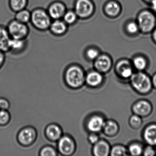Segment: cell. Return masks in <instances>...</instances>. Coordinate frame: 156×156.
Wrapping results in <instances>:
<instances>
[{
    "label": "cell",
    "instance_id": "83f0119b",
    "mask_svg": "<svg viewBox=\"0 0 156 156\" xmlns=\"http://www.w3.org/2000/svg\"><path fill=\"white\" fill-rule=\"evenodd\" d=\"M129 152L133 156H139L143 151L142 147L137 143L131 144L129 147Z\"/></svg>",
    "mask_w": 156,
    "mask_h": 156
},
{
    "label": "cell",
    "instance_id": "e575fe53",
    "mask_svg": "<svg viewBox=\"0 0 156 156\" xmlns=\"http://www.w3.org/2000/svg\"><path fill=\"white\" fill-rule=\"evenodd\" d=\"M156 154L154 150L150 146L147 147L143 151V154L146 156H154Z\"/></svg>",
    "mask_w": 156,
    "mask_h": 156
},
{
    "label": "cell",
    "instance_id": "2e32d148",
    "mask_svg": "<svg viewBox=\"0 0 156 156\" xmlns=\"http://www.w3.org/2000/svg\"><path fill=\"white\" fill-rule=\"evenodd\" d=\"M110 152L109 144L104 140H98L93 148V153L96 156H107Z\"/></svg>",
    "mask_w": 156,
    "mask_h": 156
},
{
    "label": "cell",
    "instance_id": "f1b7e54d",
    "mask_svg": "<svg viewBox=\"0 0 156 156\" xmlns=\"http://www.w3.org/2000/svg\"><path fill=\"white\" fill-rule=\"evenodd\" d=\"M129 124L133 128L137 129L141 126L142 120L140 116L136 115H134L130 118Z\"/></svg>",
    "mask_w": 156,
    "mask_h": 156
},
{
    "label": "cell",
    "instance_id": "44dd1931",
    "mask_svg": "<svg viewBox=\"0 0 156 156\" xmlns=\"http://www.w3.org/2000/svg\"><path fill=\"white\" fill-rule=\"evenodd\" d=\"M26 40V39L22 40L11 38L9 44V51L20 52L24 50L27 44V41Z\"/></svg>",
    "mask_w": 156,
    "mask_h": 156
},
{
    "label": "cell",
    "instance_id": "3957f363",
    "mask_svg": "<svg viewBox=\"0 0 156 156\" xmlns=\"http://www.w3.org/2000/svg\"><path fill=\"white\" fill-rule=\"evenodd\" d=\"M130 81L133 88L140 94L149 93L152 87V81L149 76L141 72L133 74L130 77Z\"/></svg>",
    "mask_w": 156,
    "mask_h": 156
},
{
    "label": "cell",
    "instance_id": "9c48e42d",
    "mask_svg": "<svg viewBox=\"0 0 156 156\" xmlns=\"http://www.w3.org/2000/svg\"><path fill=\"white\" fill-rule=\"evenodd\" d=\"M36 137V132L34 129L27 127L20 131L18 139L22 145L29 146L32 144Z\"/></svg>",
    "mask_w": 156,
    "mask_h": 156
},
{
    "label": "cell",
    "instance_id": "30bf717a",
    "mask_svg": "<svg viewBox=\"0 0 156 156\" xmlns=\"http://www.w3.org/2000/svg\"><path fill=\"white\" fill-rule=\"evenodd\" d=\"M68 29V25L62 19H60L53 20L49 30L53 35L61 36L67 33Z\"/></svg>",
    "mask_w": 156,
    "mask_h": 156
},
{
    "label": "cell",
    "instance_id": "7402d4cb",
    "mask_svg": "<svg viewBox=\"0 0 156 156\" xmlns=\"http://www.w3.org/2000/svg\"><path fill=\"white\" fill-rule=\"evenodd\" d=\"M15 13V20H16L25 24L30 22L31 12L27 9H23Z\"/></svg>",
    "mask_w": 156,
    "mask_h": 156
},
{
    "label": "cell",
    "instance_id": "5b68a950",
    "mask_svg": "<svg viewBox=\"0 0 156 156\" xmlns=\"http://www.w3.org/2000/svg\"><path fill=\"white\" fill-rule=\"evenodd\" d=\"M94 9V6L91 0H75V1L73 10L79 19H88L93 15Z\"/></svg>",
    "mask_w": 156,
    "mask_h": 156
},
{
    "label": "cell",
    "instance_id": "d6a6232c",
    "mask_svg": "<svg viewBox=\"0 0 156 156\" xmlns=\"http://www.w3.org/2000/svg\"><path fill=\"white\" fill-rule=\"evenodd\" d=\"M41 155L42 156H55L57 155L56 151L51 147L43 148L41 151Z\"/></svg>",
    "mask_w": 156,
    "mask_h": 156
},
{
    "label": "cell",
    "instance_id": "cb8c5ba5",
    "mask_svg": "<svg viewBox=\"0 0 156 156\" xmlns=\"http://www.w3.org/2000/svg\"><path fill=\"white\" fill-rule=\"evenodd\" d=\"M29 0H9V6L11 10L16 12L26 9Z\"/></svg>",
    "mask_w": 156,
    "mask_h": 156
},
{
    "label": "cell",
    "instance_id": "d6986e66",
    "mask_svg": "<svg viewBox=\"0 0 156 156\" xmlns=\"http://www.w3.org/2000/svg\"><path fill=\"white\" fill-rule=\"evenodd\" d=\"M86 81L89 86L96 87L101 84L103 80V76L100 73L98 72H91L86 77Z\"/></svg>",
    "mask_w": 156,
    "mask_h": 156
},
{
    "label": "cell",
    "instance_id": "d590c367",
    "mask_svg": "<svg viewBox=\"0 0 156 156\" xmlns=\"http://www.w3.org/2000/svg\"><path fill=\"white\" fill-rule=\"evenodd\" d=\"M88 140L90 143L93 144H95L99 140V137L96 134H92L89 135L88 137Z\"/></svg>",
    "mask_w": 156,
    "mask_h": 156
},
{
    "label": "cell",
    "instance_id": "ab89813d",
    "mask_svg": "<svg viewBox=\"0 0 156 156\" xmlns=\"http://www.w3.org/2000/svg\"><path fill=\"white\" fill-rule=\"evenodd\" d=\"M153 38L154 41L156 42V29H155V30L154 31L153 33Z\"/></svg>",
    "mask_w": 156,
    "mask_h": 156
},
{
    "label": "cell",
    "instance_id": "ac0fdd59",
    "mask_svg": "<svg viewBox=\"0 0 156 156\" xmlns=\"http://www.w3.org/2000/svg\"><path fill=\"white\" fill-rule=\"evenodd\" d=\"M45 132L47 137L53 141L59 140L62 136V129L55 124H51L48 126Z\"/></svg>",
    "mask_w": 156,
    "mask_h": 156
},
{
    "label": "cell",
    "instance_id": "ffe728a7",
    "mask_svg": "<svg viewBox=\"0 0 156 156\" xmlns=\"http://www.w3.org/2000/svg\"><path fill=\"white\" fill-rule=\"evenodd\" d=\"M105 11L107 15L109 17H115L120 13L121 8L117 2L110 1L105 6Z\"/></svg>",
    "mask_w": 156,
    "mask_h": 156
},
{
    "label": "cell",
    "instance_id": "e0dca14e",
    "mask_svg": "<svg viewBox=\"0 0 156 156\" xmlns=\"http://www.w3.org/2000/svg\"><path fill=\"white\" fill-rule=\"evenodd\" d=\"M144 138L149 145H156V125H150L146 128L144 132Z\"/></svg>",
    "mask_w": 156,
    "mask_h": 156
},
{
    "label": "cell",
    "instance_id": "74e56055",
    "mask_svg": "<svg viewBox=\"0 0 156 156\" xmlns=\"http://www.w3.org/2000/svg\"><path fill=\"white\" fill-rule=\"evenodd\" d=\"M151 3L152 9L156 12V0H153Z\"/></svg>",
    "mask_w": 156,
    "mask_h": 156
},
{
    "label": "cell",
    "instance_id": "277c9868",
    "mask_svg": "<svg viewBox=\"0 0 156 156\" xmlns=\"http://www.w3.org/2000/svg\"><path fill=\"white\" fill-rule=\"evenodd\" d=\"M6 27L11 38L13 39L25 40L30 34V28L27 24L20 22L15 19L10 21Z\"/></svg>",
    "mask_w": 156,
    "mask_h": 156
},
{
    "label": "cell",
    "instance_id": "8d00e7d4",
    "mask_svg": "<svg viewBox=\"0 0 156 156\" xmlns=\"http://www.w3.org/2000/svg\"><path fill=\"white\" fill-rule=\"evenodd\" d=\"M5 60L4 52L0 51V67L2 66Z\"/></svg>",
    "mask_w": 156,
    "mask_h": 156
},
{
    "label": "cell",
    "instance_id": "ba28073f",
    "mask_svg": "<svg viewBox=\"0 0 156 156\" xmlns=\"http://www.w3.org/2000/svg\"><path fill=\"white\" fill-rule=\"evenodd\" d=\"M75 143L68 136L61 137L58 142V149L62 154L66 156L72 155L75 150Z\"/></svg>",
    "mask_w": 156,
    "mask_h": 156
},
{
    "label": "cell",
    "instance_id": "603a6c76",
    "mask_svg": "<svg viewBox=\"0 0 156 156\" xmlns=\"http://www.w3.org/2000/svg\"><path fill=\"white\" fill-rule=\"evenodd\" d=\"M103 129L106 135L109 136H114L118 132V126L115 121L108 120L105 122Z\"/></svg>",
    "mask_w": 156,
    "mask_h": 156
},
{
    "label": "cell",
    "instance_id": "8992f818",
    "mask_svg": "<svg viewBox=\"0 0 156 156\" xmlns=\"http://www.w3.org/2000/svg\"><path fill=\"white\" fill-rule=\"evenodd\" d=\"M137 23L141 31L147 33L151 32L155 28L156 18L151 12L144 11L139 14Z\"/></svg>",
    "mask_w": 156,
    "mask_h": 156
},
{
    "label": "cell",
    "instance_id": "5bb4252c",
    "mask_svg": "<svg viewBox=\"0 0 156 156\" xmlns=\"http://www.w3.org/2000/svg\"><path fill=\"white\" fill-rule=\"evenodd\" d=\"M105 121L104 119L99 115L91 117L87 123V127L91 132L94 133L99 132L103 129Z\"/></svg>",
    "mask_w": 156,
    "mask_h": 156
},
{
    "label": "cell",
    "instance_id": "d4e9b609",
    "mask_svg": "<svg viewBox=\"0 0 156 156\" xmlns=\"http://www.w3.org/2000/svg\"><path fill=\"white\" fill-rule=\"evenodd\" d=\"M77 14L74 10H67L62 20L68 25H73L75 24L78 20Z\"/></svg>",
    "mask_w": 156,
    "mask_h": 156
},
{
    "label": "cell",
    "instance_id": "4316f807",
    "mask_svg": "<svg viewBox=\"0 0 156 156\" xmlns=\"http://www.w3.org/2000/svg\"><path fill=\"white\" fill-rule=\"evenodd\" d=\"M110 152V155L113 156H126L127 153L126 148L120 145L113 147Z\"/></svg>",
    "mask_w": 156,
    "mask_h": 156
},
{
    "label": "cell",
    "instance_id": "836d02e7",
    "mask_svg": "<svg viewBox=\"0 0 156 156\" xmlns=\"http://www.w3.org/2000/svg\"><path fill=\"white\" fill-rule=\"evenodd\" d=\"M9 107V101L4 98H0V109L6 110Z\"/></svg>",
    "mask_w": 156,
    "mask_h": 156
},
{
    "label": "cell",
    "instance_id": "f546056e",
    "mask_svg": "<svg viewBox=\"0 0 156 156\" xmlns=\"http://www.w3.org/2000/svg\"><path fill=\"white\" fill-rule=\"evenodd\" d=\"M86 55L90 60H95L99 55L98 50L96 48L91 47L87 49L86 51Z\"/></svg>",
    "mask_w": 156,
    "mask_h": 156
},
{
    "label": "cell",
    "instance_id": "52a82bcc",
    "mask_svg": "<svg viewBox=\"0 0 156 156\" xmlns=\"http://www.w3.org/2000/svg\"><path fill=\"white\" fill-rule=\"evenodd\" d=\"M67 10L64 3L56 1L49 5L47 11L52 20H56L62 19Z\"/></svg>",
    "mask_w": 156,
    "mask_h": 156
},
{
    "label": "cell",
    "instance_id": "4dcf8cb0",
    "mask_svg": "<svg viewBox=\"0 0 156 156\" xmlns=\"http://www.w3.org/2000/svg\"><path fill=\"white\" fill-rule=\"evenodd\" d=\"M127 32L130 34H135L140 30L138 23L135 22L131 21L129 23L126 27Z\"/></svg>",
    "mask_w": 156,
    "mask_h": 156
},
{
    "label": "cell",
    "instance_id": "484cf974",
    "mask_svg": "<svg viewBox=\"0 0 156 156\" xmlns=\"http://www.w3.org/2000/svg\"><path fill=\"white\" fill-rule=\"evenodd\" d=\"M133 64L136 69L141 71L144 70L147 67V62L145 58L142 56H137L133 60Z\"/></svg>",
    "mask_w": 156,
    "mask_h": 156
},
{
    "label": "cell",
    "instance_id": "60d3db41",
    "mask_svg": "<svg viewBox=\"0 0 156 156\" xmlns=\"http://www.w3.org/2000/svg\"><path fill=\"white\" fill-rule=\"evenodd\" d=\"M145 1H146V2H149V3H151L152 1L153 0H144Z\"/></svg>",
    "mask_w": 156,
    "mask_h": 156
},
{
    "label": "cell",
    "instance_id": "9a60e30c",
    "mask_svg": "<svg viewBox=\"0 0 156 156\" xmlns=\"http://www.w3.org/2000/svg\"><path fill=\"white\" fill-rule=\"evenodd\" d=\"M11 39L7 27L0 25V51L4 53L9 51V44Z\"/></svg>",
    "mask_w": 156,
    "mask_h": 156
},
{
    "label": "cell",
    "instance_id": "7a4b0ae2",
    "mask_svg": "<svg viewBox=\"0 0 156 156\" xmlns=\"http://www.w3.org/2000/svg\"><path fill=\"white\" fill-rule=\"evenodd\" d=\"M65 79L67 84L72 88H76L83 84L85 80L83 69L77 66H70L66 73Z\"/></svg>",
    "mask_w": 156,
    "mask_h": 156
},
{
    "label": "cell",
    "instance_id": "f35d334b",
    "mask_svg": "<svg viewBox=\"0 0 156 156\" xmlns=\"http://www.w3.org/2000/svg\"><path fill=\"white\" fill-rule=\"evenodd\" d=\"M152 84L156 88V74L154 75L152 80Z\"/></svg>",
    "mask_w": 156,
    "mask_h": 156
},
{
    "label": "cell",
    "instance_id": "7c38bea8",
    "mask_svg": "<svg viewBox=\"0 0 156 156\" xmlns=\"http://www.w3.org/2000/svg\"><path fill=\"white\" fill-rule=\"evenodd\" d=\"M95 61V67L98 72L106 73L109 71L112 62L108 55H99Z\"/></svg>",
    "mask_w": 156,
    "mask_h": 156
},
{
    "label": "cell",
    "instance_id": "8fae6325",
    "mask_svg": "<svg viewBox=\"0 0 156 156\" xmlns=\"http://www.w3.org/2000/svg\"><path fill=\"white\" fill-rule=\"evenodd\" d=\"M133 111L135 115L140 117L148 115L151 111V106L147 101L140 100L138 101L133 107Z\"/></svg>",
    "mask_w": 156,
    "mask_h": 156
},
{
    "label": "cell",
    "instance_id": "6da1fadb",
    "mask_svg": "<svg viewBox=\"0 0 156 156\" xmlns=\"http://www.w3.org/2000/svg\"><path fill=\"white\" fill-rule=\"evenodd\" d=\"M52 19L47 11L42 8L34 9L31 12L30 22L36 30L44 31L49 30Z\"/></svg>",
    "mask_w": 156,
    "mask_h": 156
},
{
    "label": "cell",
    "instance_id": "4fadbf2b",
    "mask_svg": "<svg viewBox=\"0 0 156 156\" xmlns=\"http://www.w3.org/2000/svg\"><path fill=\"white\" fill-rule=\"evenodd\" d=\"M116 70L119 75L122 78H130L133 73V70L129 62L126 60L120 61L116 66Z\"/></svg>",
    "mask_w": 156,
    "mask_h": 156
},
{
    "label": "cell",
    "instance_id": "1f68e13d",
    "mask_svg": "<svg viewBox=\"0 0 156 156\" xmlns=\"http://www.w3.org/2000/svg\"><path fill=\"white\" fill-rule=\"evenodd\" d=\"M10 116L6 110H0V125H4L8 124L10 120Z\"/></svg>",
    "mask_w": 156,
    "mask_h": 156
}]
</instances>
